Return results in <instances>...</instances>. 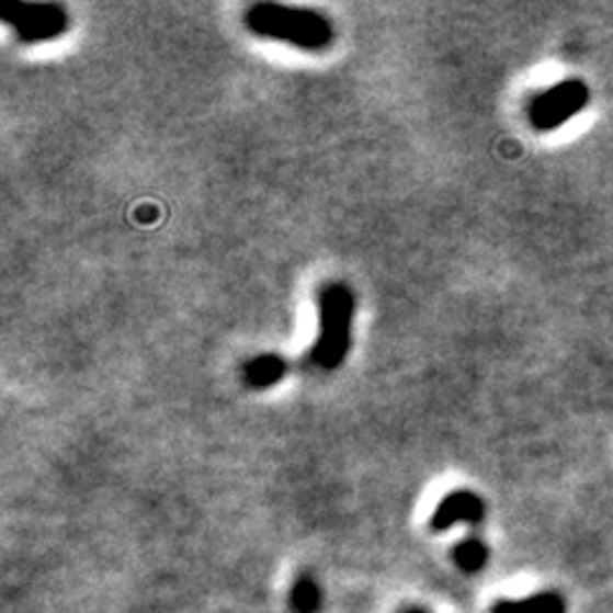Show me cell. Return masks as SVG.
<instances>
[{
    "instance_id": "3",
    "label": "cell",
    "mask_w": 613,
    "mask_h": 613,
    "mask_svg": "<svg viewBox=\"0 0 613 613\" xmlns=\"http://www.w3.org/2000/svg\"><path fill=\"white\" fill-rule=\"evenodd\" d=\"M591 100V90L578 77H568V80L553 84V88L540 92L532 98L530 107H526V118L530 126L540 134H549V130L563 128L565 123L583 111Z\"/></svg>"
},
{
    "instance_id": "1",
    "label": "cell",
    "mask_w": 613,
    "mask_h": 613,
    "mask_svg": "<svg viewBox=\"0 0 613 613\" xmlns=\"http://www.w3.org/2000/svg\"><path fill=\"white\" fill-rule=\"evenodd\" d=\"M246 26L256 36L276 38L302 52H325L336 38V29L322 13L276 3H256L248 8Z\"/></svg>"
},
{
    "instance_id": "4",
    "label": "cell",
    "mask_w": 613,
    "mask_h": 613,
    "mask_svg": "<svg viewBox=\"0 0 613 613\" xmlns=\"http://www.w3.org/2000/svg\"><path fill=\"white\" fill-rule=\"evenodd\" d=\"M3 21L15 31L23 44H46L67 34L69 15L57 3H23L8 0L3 5Z\"/></svg>"
},
{
    "instance_id": "10",
    "label": "cell",
    "mask_w": 613,
    "mask_h": 613,
    "mask_svg": "<svg viewBox=\"0 0 613 613\" xmlns=\"http://www.w3.org/2000/svg\"><path fill=\"white\" fill-rule=\"evenodd\" d=\"M405 613H424V611L422 609H407Z\"/></svg>"
},
{
    "instance_id": "5",
    "label": "cell",
    "mask_w": 613,
    "mask_h": 613,
    "mask_svg": "<svg viewBox=\"0 0 613 613\" xmlns=\"http://www.w3.org/2000/svg\"><path fill=\"white\" fill-rule=\"evenodd\" d=\"M486 516V503L476 491H468V488H461V491L447 493L445 499L438 503L434 514L430 519V530L432 532H447L450 526L455 524H480Z\"/></svg>"
},
{
    "instance_id": "9",
    "label": "cell",
    "mask_w": 613,
    "mask_h": 613,
    "mask_svg": "<svg viewBox=\"0 0 613 613\" xmlns=\"http://www.w3.org/2000/svg\"><path fill=\"white\" fill-rule=\"evenodd\" d=\"M320 601H322V593H320V586L315 583L309 576H302L297 583L292 588V609L297 613H315L320 609Z\"/></svg>"
},
{
    "instance_id": "7",
    "label": "cell",
    "mask_w": 613,
    "mask_h": 613,
    "mask_svg": "<svg viewBox=\"0 0 613 613\" xmlns=\"http://www.w3.org/2000/svg\"><path fill=\"white\" fill-rule=\"evenodd\" d=\"M491 613H568V603H565L560 593L542 591L522 601H511V599L496 601Z\"/></svg>"
},
{
    "instance_id": "8",
    "label": "cell",
    "mask_w": 613,
    "mask_h": 613,
    "mask_svg": "<svg viewBox=\"0 0 613 613\" xmlns=\"http://www.w3.org/2000/svg\"><path fill=\"white\" fill-rule=\"evenodd\" d=\"M453 563L468 576H476L486 568L488 563V547L480 540H463L453 549Z\"/></svg>"
},
{
    "instance_id": "2",
    "label": "cell",
    "mask_w": 613,
    "mask_h": 613,
    "mask_svg": "<svg viewBox=\"0 0 613 613\" xmlns=\"http://www.w3.org/2000/svg\"><path fill=\"white\" fill-rule=\"evenodd\" d=\"M317 315H320V332H317L307 363L317 371H336L348 359L353 345L355 297L351 286L343 282L325 284L317 294Z\"/></svg>"
},
{
    "instance_id": "6",
    "label": "cell",
    "mask_w": 613,
    "mask_h": 613,
    "mask_svg": "<svg viewBox=\"0 0 613 613\" xmlns=\"http://www.w3.org/2000/svg\"><path fill=\"white\" fill-rule=\"evenodd\" d=\"M286 371H290V366H286V361L282 359V355L263 353V355H256V359H251V361H246L243 382L248 389L263 391L282 382V378L286 376Z\"/></svg>"
}]
</instances>
